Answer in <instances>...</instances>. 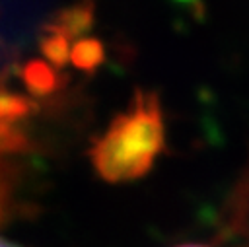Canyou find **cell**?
Segmentation results:
<instances>
[{
  "label": "cell",
  "mask_w": 249,
  "mask_h": 247,
  "mask_svg": "<svg viewBox=\"0 0 249 247\" xmlns=\"http://www.w3.org/2000/svg\"><path fill=\"white\" fill-rule=\"evenodd\" d=\"M163 128L154 99L138 97L132 111L121 115L93 148L97 171L111 181L144 173L161 148Z\"/></svg>",
  "instance_id": "cell-1"
},
{
  "label": "cell",
  "mask_w": 249,
  "mask_h": 247,
  "mask_svg": "<svg viewBox=\"0 0 249 247\" xmlns=\"http://www.w3.org/2000/svg\"><path fill=\"white\" fill-rule=\"evenodd\" d=\"M19 113H21V107L18 101L0 97V152L6 148H14L18 142L14 124Z\"/></svg>",
  "instance_id": "cell-2"
},
{
  "label": "cell",
  "mask_w": 249,
  "mask_h": 247,
  "mask_svg": "<svg viewBox=\"0 0 249 247\" xmlns=\"http://www.w3.org/2000/svg\"><path fill=\"white\" fill-rule=\"evenodd\" d=\"M0 247H18V245H14V243H10L8 239H4V237L0 235Z\"/></svg>",
  "instance_id": "cell-3"
},
{
  "label": "cell",
  "mask_w": 249,
  "mask_h": 247,
  "mask_svg": "<svg viewBox=\"0 0 249 247\" xmlns=\"http://www.w3.org/2000/svg\"><path fill=\"white\" fill-rule=\"evenodd\" d=\"M181 247H208V245H181Z\"/></svg>",
  "instance_id": "cell-4"
}]
</instances>
